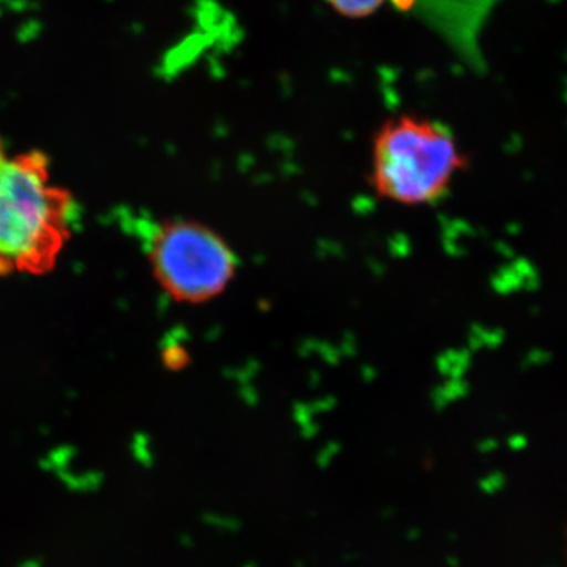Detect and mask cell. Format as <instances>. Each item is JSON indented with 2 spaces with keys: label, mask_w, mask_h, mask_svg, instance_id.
<instances>
[{
  "label": "cell",
  "mask_w": 567,
  "mask_h": 567,
  "mask_svg": "<svg viewBox=\"0 0 567 567\" xmlns=\"http://www.w3.org/2000/svg\"><path fill=\"white\" fill-rule=\"evenodd\" d=\"M73 196L51 181L41 152L10 156L0 137V276L44 275L71 237Z\"/></svg>",
  "instance_id": "6da1fadb"
},
{
  "label": "cell",
  "mask_w": 567,
  "mask_h": 567,
  "mask_svg": "<svg viewBox=\"0 0 567 567\" xmlns=\"http://www.w3.org/2000/svg\"><path fill=\"white\" fill-rule=\"evenodd\" d=\"M465 167L466 156L454 134L423 115H394L372 137L369 181L388 203L402 207L440 203Z\"/></svg>",
  "instance_id": "7a4b0ae2"
},
{
  "label": "cell",
  "mask_w": 567,
  "mask_h": 567,
  "mask_svg": "<svg viewBox=\"0 0 567 567\" xmlns=\"http://www.w3.org/2000/svg\"><path fill=\"white\" fill-rule=\"evenodd\" d=\"M145 251L153 278L181 305L215 301L233 286L240 267L229 241L197 219L169 218L153 224Z\"/></svg>",
  "instance_id": "3957f363"
},
{
  "label": "cell",
  "mask_w": 567,
  "mask_h": 567,
  "mask_svg": "<svg viewBox=\"0 0 567 567\" xmlns=\"http://www.w3.org/2000/svg\"><path fill=\"white\" fill-rule=\"evenodd\" d=\"M328 6L341 14V17L353 18H368L374 14L375 11L383 9L390 0H324Z\"/></svg>",
  "instance_id": "277c9868"
},
{
  "label": "cell",
  "mask_w": 567,
  "mask_h": 567,
  "mask_svg": "<svg viewBox=\"0 0 567 567\" xmlns=\"http://www.w3.org/2000/svg\"><path fill=\"white\" fill-rule=\"evenodd\" d=\"M188 363V352L182 346L167 347L164 352V364L167 368L181 369Z\"/></svg>",
  "instance_id": "5b68a950"
}]
</instances>
